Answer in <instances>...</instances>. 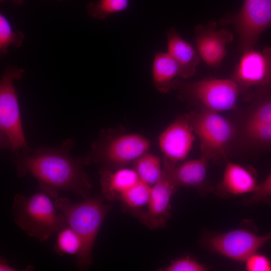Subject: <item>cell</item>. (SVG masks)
I'll return each instance as SVG.
<instances>
[{
    "instance_id": "18",
    "label": "cell",
    "mask_w": 271,
    "mask_h": 271,
    "mask_svg": "<svg viewBox=\"0 0 271 271\" xmlns=\"http://www.w3.org/2000/svg\"><path fill=\"white\" fill-rule=\"evenodd\" d=\"M99 173L103 197L111 201L119 200L123 193L140 181L134 169L101 168Z\"/></svg>"
},
{
    "instance_id": "9",
    "label": "cell",
    "mask_w": 271,
    "mask_h": 271,
    "mask_svg": "<svg viewBox=\"0 0 271 271\" xmlns=\"http://www.w3.org/2000/svg\"><path fill=\"white\" fill-rule=\"evenodd\" d=\"M223 23L232 24L242 53L253 49L261 33L271 28V0H244L240 11Z\"/></svg>"
},
{
    "instance_id": "30",
    "label": "cell",
    "mask_w": 271,
    "mask_h": 271,
    "mask_svg": "<svg viewBox=\"0 0 271 271\" xmlns=\"http://www.w3.org/2000/svg\"><path fill=\"white\" fill-rule=\"evenodd\" d=\"M58 1H62V0H58Z\"/></svg>"
},
{
    "instance_id": "29",
    "label": "cell",
    "mask_w": 271,
    "mask_h": 271,
    "mask_svg": "<svg viewBox=\"0 0 271 271\" xmlns=\"http://www.w3.org/2000/svg\"><path fill=\"white\" fill-rule=\"evenodd\" d=\"M6 0H0L1 3H3ZM11 1L17 6H21L24 3V0H11Z\"/></svg>"
},
{
    "instance_id": "25",
    "label": "cell",
    "mask_w": 271,
    "mask_h": 271,
    "mask_svg": "<svg viewBox=\"0 0 271 271\" xmlns=\"http://www.w3.org/2000/svg\"><path fill=\"white\" fill-rule=\"evenodd\" d=\"M207 267L198 261L189 257L180 258L173 260L163 271H204Z\"/></svg>"
},
{
    "instance_id": "5",
    "label": "cell",
    "mask_w": 271,
    "mask_h": 271,
    "mask_svg": "<svg viewBox=\"0 0 271 271\" xmlns=\"http://www.w3.org/2000/svg\"><path fill=\"white\" fill-rule=\"evenodd\" d=\"M199 106L186 116L200 141L201 156L209 161L226 159L235 136L234 124L217 112Z\"/></svg>"
},
{
    "instance_id": "27",
    "label": "cell",
    "mask_w": 271,
    "mask_h": 271,
    "mask_svg": "<svg viewBox=\"0 0 271 271\" xmlns=\"http://www.w3.org/2000/svg\"><path fill=\"white\" fill-rule=\"evenodd\" d=\"M245 268L248 271H270L271 260L265 255L254 253L245 261Z\"/></svg>"
},
{
    "instance_id": "13",
    "label": "cell",
    "mask_w": 271,
    "mask_h": 271,
    "mask_svg": "<svg viewBox=\"0 0 271 271\" xmlns=\"http://www.w3.org/2000/svg\"><path fill=\"white\" fill-rule=\"evenodd\" d=\"M177 189L163 170L161 179L151 187L147 210L137 215L142 223L151 229L163 227L170 215L172 196Z\"/></svg>"
},
{
    "instance_id": "11",
    "label": "cell",
    "mask_w": 271,
    "mask_h": 271,
    "mask_svg": "<svg viewBox=\"0 0 271 271\" xmlns=\"http://www.w3.org/2000/svg\"><path fill=\"white\" fill-rule=\"evenodd\" d=\"M231 78L245 91L271 84V46L242 53Z\"/></svg>"
},
{
    "instance_id": "22",
    "label": "cell",
    "mask_w": 271,
    "mask_h": 271,
    "mask_svg": "<svg viewBox=\"0 0 271 271\" xmlns=\"http://www.w3.org/2000/svg\"><path fill=\"white\" fill-rule=\"evenodd\" d=\"M128 4L129 0H98L89 3L86 12L91 18L102 20L125 11Z\"/></svg>"
},
{
    "instance_id": "7",
    "label": "cell",
    "mask_w": 271,
    "mask_h": 271,
    "mask_svg": "<svg viewBox=\"0 0 271 271\" xmlns=\"http://www.w3.org/2000/svg\"><path fill=\"white\" fill-rule=\"evenodd\" d=\"M150 142L136 133L115 134L111 131L102 133L87 155L90 161L100 164L102 168L116 169L134 162L148 153Z\"/></svg>"
},
{
    "instance_id": "14",
    "label": "cell",
    "mask_w": 271,
    "mask_h": 271,
    "mask_svg": "<svg viewBox=\"0 0 271 271\" xmlns=\"http://www.w3.org/2000/svg\"><path fill=\"white\" fill-rule=\"evenodd\" d=\"M195 140L194 132L186 115L170 124L160 135L159 145L166 159L176 163L185 160Z\"/></svg>"
},
{
    "instance_id": "19",
    "label": "cell",
    "mask_w": 271,
    "mask_h": 271,
    "mask_svg": "<svg viewBox=\"0 0 271 271\" xmlns=\"http://www.w3.org/2000/svg\"><path fill=\"white\" fill-rule=\"evenodd\" d=\"M152 75L156 89L160 92L168 93L175 89V79L181 77V70L167 52H157L153 61Z\"/></svg>"
},
{
    "instance_id": "1",
    "label": "cell",
    "mask_w": 271,
    "mask_h": 271,
    "mask_svg": "<svg viewBox=\"0 0 271 271\" xmlns=\"http://www.w3.org/2000/svg\"><path fill=\"white\" fill-rule=\"evenodd\" d=\"M73 139L64 140L59 147H43L34 150L18 151L11 153L17 176H32L39 188L52 198L59 192H69L83 199L90 197L92 188L84 167L91 162L86 156L72 157Z\"/></svg>"
},
{
    "instance_id": "17",
    "label": "cell",
    "mask_w": 271,
    "mask_h": 271,
    "mask_svg": "<svg viewBox=\"0 0 271 271\" xmlns=\"http://www.w3.org/2000/svg\"><path fill=\"white\" fill-rule=\"evenodd\" d=\"M167 53L180 68L181 78H187L193 76L201 60L197 50L174 28L167 32Z\"/></svg>"
},
{
    "instance_id": "26",
    "label": "cell",
    "mask_w": 271,
    "mask_h": 271,
    "mask_svg": "<svg viewBox=\"0 0 271 271\" xmlns=\"http://www.w3.org/2000/svg\"><path fill=\"white\" fill-rule=\"evenodd\" d=\"M271 197V172L267 177L257 185L251 196L248 199L249 204L268 202Z\"/></svg>"
},
{
    "instance_id": "4",
    "label": "cell",
    "mask_w": 271,
    "mask_h": 271,
    "mask_svg": "<svg viewBox=\"0 0 271 271\" xmlns=\"http://www.w3.org/2000/svg\"><path fill=\"white\" fill-rule=\"evenodd\" d=\"M46 193L31 196L16 194L12 215L17 225L29 236L39 241L48 240L61 226V219L54 201Z\"/></svg>"
},
{
    "instance_id": "3",
    "label": "cell",
    "mask_w": 271,
    "mask_h": 271,
    "mask_svg": "<svg viewBox=\"0 0 271 271\" xmlns=\"http://www.w3.org/2000/svg\"><path fill=\"white\" fill-rule=\"evenodd\" d=\"M103 197H90L81 202L73 203L65 197L54 201L61 219L62 225L72 229L81 238L82 248L77 256L78 269L89 266L92 261V250L101 224L111 206L105 204Z\"/></svg>"
},
{
    "instance_id": "2",
    "label": "cell",
    "mask_w": 271,
    "mask_h": 271,
    "mask_svg": "<svg viewBox=\"0 0 271 271\" xmlns=\"http://www.w3.org/2000/svg\"><path fill=\"white\" fill-rule=\"evenodd\" d=\"M254 89L249 104L237 109L230 119L236 130L230 151H271V84Z\"/></svg>"
},
{
    "instance_id": "16",
    "label": "cell",
    "mask_w": 271,
    "mask_h": 271,
    "mask_svg": "<svg viewBox=\"0 0 271 271\" xmlns=\"http://www.w3.org/2000/svg\"><path fill=\"white\" fill-rule=\"evenodd\" d=\"M257 185L255 174L252 169L236 163L227 162L222 180L215 190L220 195H239L252 193Z\"/></svg>"
},
{
    "instance_id": "24",
    "label": "cell",
    "mask_w": 271,
    "mask_h": 271,
    "mask_svg": "<svg viewBox=\"0 0 271 271\" xmlns=\"http://www.w3.org/2000/svg\"><path fill=\"white\" fill-rule=\"evenodd\" d=\"M25 39L24 33L21 31H15L13 29L7 18L0 14V54L1 56L8 53L9 46L13 45L18 48L22 44Z\"/></svg>"
},
{
    "instance_id": "12",
    "label": "cell",
    "mask_w": 271,
    "mask_h": 271,
    "mask_svg": "<svg viewBox=\"0 0 271 271\" xmlns=\"http://www.w3.org/2000/svg\"><path fill=\"white\" fill-rule=\"evenodd\" d=\"M196 50L208 66L218 67L226 54V46L233 39V35L225 29H217V24L210 22L197 25L194 31Z\"/></svg>"
},
{
    "instance_id": "15",
    "label": "cell",
    "mask_w": 271,
    "mask_h": 271,
    "mask_svg": "<svg viewBox=\"0 0 271 271\" xmlns=\"http://www.w3.org/2000/svg\"><path fill=\"white\" fill-rule=\"evenodd\" d=\"M209 161L203 156L187 161L177 166L165 158L163 170L175 186L191 187L200 190L206 183L207 164Z\"/></svg>"
},
{
    "instance_id": "8",
    "label": "cell",
    "mask_w": 271,
    "mask_h": 271,
    "mask_svg": "<svg viewBox=\"0 0 271 271\" xmlns=\"http://www.w3.org/2000/svg\"><path fill=\"white\" fill-rule=\"evenodd\" d=\"M175 89L182 98L195 101L216 112L235 110L238 97L245 91L232 78H207L180 82L176 80Z\"/></svg>"
},
{
    "instance_id": "10",
    "label": "cell",
    "mask_w": 271,
    "mask_h": 271,
    "mask_svg": "<svg viewBox=\"0 0 271 271\" xmlns=\"http://www.w3.org/2000/svg\"><path fill=\"white\" fill-rule=\"evenodd\" d=\"M270 241L271 232L261 236L239 228L209 236L205 244L212 252L236 261H245Z\"/></svg>"
},
{
    "instance_id": "21",
    "label": "cell",
    "mask_w": 271,
    "mask_h": 271,
    "mask_svg": "<svg viewBox=\"0 0 271 271\" xmlns=\"http://www.w3.org/2000/svg\"><path fill=\"white\" fill-rule=\"evenodd\" d=\"M56 240L54 250L60 255H76L77 256L82 248V241L72 229L62 225L56 233Z\"/></svg>"
},
{
    "instance_id": "20",
    "label": "cell",
    "mask_w": 271,
    "mask_h": 271,
    "mask_svg": "<svg viewBox=\"0 0 271 271\" xmlns=\"http://www.w3.org/2000/svg\"><path fill=\"white\" fill-rule=\"evenodd\" d=\"M134 169L140 181L152 186L162 178L163 168L160 159L147 153L133 162Z\"/></svg>"
},
{
    "instance_id": "23",
    "label": "cell",
    "mask_w": 271,
    "mask_h": 271,
    "mask_svg": "<svg viewBox=\"0 0 271 271\" xmlns=\"http://www.w3.org/2000/svg\"><path fill=\"white\" fill-rule=\"evenodd\" d=\"M151 186L140 181L120 197L125 205L132 209H138L147 205L151 195Z\"/></svg>"
},
{
    "instance_id": "6",
    "label": "cell",
    "mask_w": 271,
    "mask_h": 271,
    "mask_svg": "<svg viewBox=\"0 0 271 271\" xmlns=\"http://www.w3.org/2000/svg\"><path fill=\"white\" fill-rule=\"evenodd\" d=\"M25 71L15 66L7 67L0 81L1 148L11 153L31 149L27 142L21 117L15 80H21Z\"/></svg>"
},
{
    "instance_id": "28",
    "label": "cell",
    "mask_w": 271,
    "mask_h": 271,
    "mask_svg": "<svg viewBox=\"0 0 271 271\" xmlns=\"http://www.w3.org/2000/svg\"><path fill=\"white\" fill-rule=\"evenodd\" d=\"M0 270L1 271H18L19 268H15L10 265L7 260L4 258H1L0 259Z\"/></svg>"
}]
</instances>
